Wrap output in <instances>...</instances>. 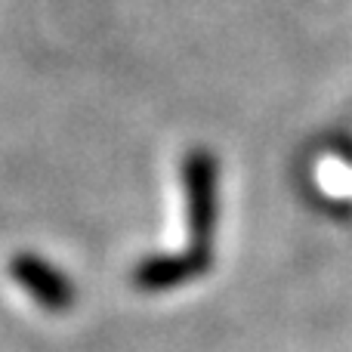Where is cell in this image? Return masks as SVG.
<instances>
[{"label": "cell", "instance_id": "obj_1", "mask_svg": "<svg viewBox=\"0 0 352 352\" xmlns=\"http://www.w3.org/2000/svg\"><path fill=\"white\" fill-rule=\"evenodd\" d=\"M12 278L47 312H65L74 300V287L68 285L65 275H62L59 269L47 266L43 260H37V256H25V254L19 256V260L12 263Z\"/></svg>", "mask_w": 352, "mask_h": 352}, {"label": "cell", "instance_id": "obj_2", "mask_svg": "<svg viewBox=\"0 0 352 352\" xmlns=\"http://www.w3.org/2000/svg\"><path fill=\"white\" fill-rule=\"evenodd\" d=\"M204 266L207 260H198V256H161V260H148L136 269V285L142 291H164V287L182 285Z\"/></svg>", "mask_w": 352, "mask_h": 352}]
</instances>
